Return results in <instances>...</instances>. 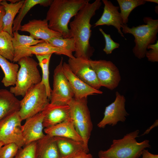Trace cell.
<instances>
[{"instance_id": "1", "label": "cell", "mask_w": 158, "mask_h": 158, "mask_svg": "<svg viewBox=\"0 0 158 158\" xmlns=\"http://www.w3.org/2000/svg\"><path fill=\"white\" fill-rule=\"evenodd\" d=\"M102 4L100 0H96L91 3L88 2L70 23L71 35L75 43V57L90 59L92 55L94 49L89 42L92 31L90 21Z\"/></svg>"}, {"instance_id": "2", "label": "cell", "mask_w": 158, "mask_h": 158, "mask_svg": "<svg viewBox=\"0 0 158 158\" xmlns=\"http://www.w3.org/2000/svg\"><path fill=\"white\" fill-rule=\"evenodd\" d=\"M90 0H54L47 12L46 19L49 27L59 33L63 38H71L68 24L75 16Z\"/></svg>"}, {"instance_id": "3", "label": "cell", "mask_w": 158, "mask_h": 158, "mask_svg": "<svg viewBox=\"0 0 158 158\" xmlns=\"http://www.w3.org/2000/svg\"><path fill=\"white\" fill-rule=\"evenodd\" d=\"M139 133V130H137L127 133L121 139L113 140L108 149L98 152L99 158H138L144 149L151 147L149 140L137 141Z\"/></svg>"}, {"instance_id": "4", "label": "cell", "mask_w": 158, "mask_h": 158, "mask_svg": "<svg viewBox=\"0 0 158 158\" xmlns=\"http://www.w3.org/2000/svg\"><path fill=\"white\" fill-rule=\"evenodd\" d=\"M143 20L146 24L131 28L127 24H123L121 26L123 33H129L134 36L135 46L132 50L133 53L136 57L140 59L145 56L148 46L154 44L157 40L158 32V19L145 17Z\"/></svg>"}, {"instance_id": "5", "label": "cell", "mask_w": 158, "mask_h": 158, "mask_svg": "<svg viewBox=\"0 0 158 158\" xmlns=\"http://www.w3.org/2000/svg\"><path fill=\"white\" fill-rule=\"evenodd\" d=\"M20 66L15 85L10 89L15 96L23 97L32 87L41 82L42 77L38 69V63L30 56H26L18 61Z\"/></svg>"}, {"instance_id": "6", "label": "cell", "mask_w": 158, "mask_h": 158, "mask_svg": "<svg viewBox=\"0 0 158 158\" xmlns=\"http://www.w3.org/2000/svg\"><path fill=\"white\" fill-rule=\"evenodd\" d=\"M87 98L75 99L74 98L68 105L70 108V118L75 128L82 138L84 145L88 147L93 126L87 105Z\"/></svg>"}, {"instance_id": "7", "label": "cell", "mask_w": 158, "mask_h": 158, "mask_svg": "<svg viewBox=\"0 0 158 158\" xmlns=\"http://www.w3.org/2000/svg\"><path fill=\"white\" fill-rule=\"evenodd\" d=\"M23 97L18 111L23 120L42 112L50 103L45 87L41 82L30 88Z\"/></svg>"}, {"instance_id": "8", "label": "cell", "mask_w": 158, "mask_h": 158, "mask_svg": "<svg viewBox=\"0 0 158 158\" xmlns=\"http://www.w3.org/2000/svg\"><path fill=\"white\" fill-rule=\"evenodd\" d=\"M18 111L15 112L0 121V142L6 145L15 143L19 149L24 145L21 122Z\"/></svg>"}, {"instance_id": "9", "label": "cell", "mask_w": 158, "mask_h": 158, "mask_svg": "<svg viewBox=\"0 0 158 158\" xmlns=\"http://www.w3.org/2000/svg\"><path fill=\"white\" fill-rule=\"evenodd\" d=\"M63 63L62 57L54 71L53 89L50 99L51 104L68 105L74 98L69 82L62 71Z\"/></svg>"}, {"instance_id": "10", "label": "cell", "mask_w": 158, "mask_h": 158, "mask_svg": "<svg viewBox=\"0 0 158 158\" xmlns=\"http://www.w3.org/2000/svg\"><path fill=\"white\" fill-rule=\"evenodd\" d=\"M101 87L113 90L118 85L121 77L119 70L112 62L104 60L89 59Z\"/></svg>"}, {"instance_id": "11", "label": "cell", "mask_w": 158, "mask_h": 158, "mask_svg": "<svg viewBox=\"0 0 158 158\" xmlns=\"http://www.w3.org/2000/svg\"><path fill=\"white\" fill-rule=\"evenodd\" d=\"M116 96L114 101L106 107L104 117L97 125L98 127L104 128L108 125L114 126L118 122H123L129 115L125 108V97L118 92Z\"/></svg>"}, {"instance_id": "12", "label": "cell", "mask_w": 158, "mask_h": 158, "mask_svg": "<svg viewBox=\"0 0 158 158\" xmlns=\"http://www.w3.org/2000/svg\"><path fill=\"white\" fill-rule=\"evenodd\" d=\"M89 59L75 57L69 58L68 64L71 71L76 76L90 86L99 90L101 86L90 64Z\"/></svg>"}, {"instance_id": "13", "label": "cell", "mask_w": 158, "mask_h": 158, "mask_svg": "<svg viewBox=\"0 0 158 158\" xmlns=\"http://www.w3.org/2000/svg\"><path fill=\"white\" fill-rule=\"evenodd\" d=\"M53 53L65 55L69 58L75 57L73 54L63 49L54 47L49 43L44 42L33 46L20 47L14 49L13 62L14 63L18 62L20 59L24 57H31L33 54L43 55Z\"/></svg>"}, {"instance_id": "14", "label": "cell", "mask_w": 158, "mask_h": 158, "mask_svg": "<svg viewBox=\"0 0 158 158\" xmlns=\"http://www.w3.org/2000/svg\"><path fill=\"white\" fill-rule=\"evenodd\" d=\"M20 30L29 32L30 36L35 40L41 39L47 43L52 37H63L61 34L49 27L48 22L46 19L30 20L21 26Z\"/></svg>"}, {"instance_id": "15", "label": "cell", "mask_w": 158, "mask_h": 158, "mask_svg": "<svg viewBox=\"0 0 158 158\" xmlns=\"http://www.w3.org/2000/svg\"><path fill=\"white\" fill-rule=\"evenodd\" d=\"M62 70L70 83L75 99L87 98L88 96L103 92L90 86L76 76L71 71L68 63H63Z\"/></svg>"}, {"instance_id": "16", "label": "cell", "mask_w": 158, "mask_h": 158, "mask_svg": "<svg viewBox=\"0 0 158 158\" xmlns=\"http://www.w3.org/2000/svg\"><path fill=\"white\" fill-rule=\"evenodd\" d=\"M44 115L42 112L26 120L22 126L24 145L36 141L45 135L43 132Z\"/></svg>"}, {"instance_id": "17", "label": "cell", "mask_w": 158, "mask_h": 158, "mask_svg": "<svg viewBox=\"0 0 158 158\" xmlns=\"http://www.w3.org/2000/svg\"><path fill=\"white\" fill-rule=\"evenodd\" d=\"M42 112L44 115V128L54 126L70 118V108L67 104H55L49 103Z\"/></svg>"}, {"instance_id": "18", "label": "cell", "mask_w": 158, "mask_h": 158, "mask_svg": "<svg viewBox=\"0 0 158 158\" xmlns=\"http://www.w3.org/2000/svg\"><path fill=\"white\" fill-rule=\"evenodd\" d=\"M104 5L103 12L100 18L94 24V27L100 25H112L115 27L121 36L124 37L121 30L123 24L119 7L114 5L110 1L102 0Z\"/></svg>"}, {"instance_id": "19", "label": "cell", "mask_w": 158, "mask_h": 158, "mask_svg": "<svg viewBox=\"0 0 158 158\" xmlns=\"http://www.w3.org/2000/svg\"><path fill=\"white\" fill-rule=\"evenodd\" d=\"M54 137L60 158H71L83 153H89L88 147L82 142L64 137Z\"/></svg>"}, {"instance_id": "20", "label": "cell", "mask_w": 158, "mask_h": 158, "mask_svg": "<svg viewBox=\"0 0 158 158\" xmlns=\"http://www.w3.org/2000/svg\"><path fill=\"white\" fill-rule=\"evenodd\" d=\"M44 131L46 134L52 136L67 138L83 142L82 138L76 130L71 118L59 124L45 128Z\"/></svg>"}, {"instance_id": "21", "label": "cell", "mask_w": 158, "mask_h": 158, "mask_svg": "<svg viewBox=\"0 0 158 158\" xmlns=\"http://www.w3.org/2000/svg\"><path fill=\"white\" fill-rule=\"evenodd\" d=\"M36 158H60L54 137L46 134L36 141Z\"/></svg>"}, {"instance_id": "22", "label": "cell", "mask_w": 158, "mask_h": 158, "mask_svg": "<svg viewBox=\"0 0 158 158\" xmlns=\"http://www.w3.org/2000/svg\"><path fill=\"white\" fill-rule=\"evenodd\" d=\"M20 108V100L6 89L0 90V121Z\"/></svg>"}, {"instance_id": "23", "label": "cell", "mask_w": 158, "mask_h": 158, "mask_svg": "<svg viewBox=\"0 0 158 158\" xmlns=\"http://www.w3.org/2000/svg\"><path fill=\"white\" fill-rule=\"evenodd\" d=\"M25 1L20 0L16 3H8L6 1L3 0L0 5L3 6L5 11V14L3 17V31L9 34L12 37V25L15 17L18 12Z\"/></svg>"}, {"instance_id": "24", "label": "cell", "mask_w": 158, "mask_h": 158, "mask_svg": "<svg viewBox=\"0 0 158 158\" xmlns=\"http://www.w3.org/2000/svg\"><path fill=\"white\" fill-rule=\"evenodd\" d=\"M0 66L4 74L1 83L6 87L14 86L19 70L18 65L10 62L7 59L0 55Z\"/></svg>"}, {"instance_id": "25", "label": "cell", "mask_w": 158, "mask_h": 158, "mask_svg": "<svg viewBox=\"0 0 158 158\" xmlns=\"http://www.w3.org/2000/svg\"><path fill=\"white\" fill-rule=\"evenodd\" d=\"M53 0H25L19 11V13L13 23L12 31L20 30L21 25V22L28 12L33 6L40 4L44 6H50Z\"/></svg>"}, {"instance_id": "26", "label": "cell", "mask_w": 158, "mask_h": 158, "mask_svg": "<svg viewBox=\"0 0 158 158\" xmlns=\"http://www.w3.org/2000/svg\"><path fill=\"white\" fill-rule=\"evenodd\" d=\"M0 55L13 62L14 49L12 43V37L8 33L0 32Z\"/></svg>"}, {"instance_id": "27", "label": "cell", "mask_w": 158, "mask_h": 158, "mask_svg": "<svg viewBox=\"0 0 158 158\" xmlns=\"http://www.w3.org/2000/svg\"><path fill=\"white\" fill-rule=\"evenodd\" d=\"M52 54L43 55H36L38 61V64L41 68L42 76L41 82L45 86L47 94L50 100L51 91L49 80V65L51 56Z\"/></svg>"}, {"instance_id": "28", "label": "cell", "mask_w": 158, "mask_h": 158, "mask_svg": "<svg viewBox=\"0 0 158 158\" xmlns=\"http://www.w3.org/2000/svg\"><path fill=\"white\" fill-rule=\"evenodd\" d=\"M120 9V13L123 24L126 25L131 12L136 7L146 3L145 0H117Z\"/></svg>"}, {"instance_id": "29", "label": "cell", "mask_w": 158, "mask_h": 158, "mask_svg": "<svg viewBox=\"0 0 158 158\" xmlns=\"http://www.w3.org/2000/svg\"><path fill=\"white\" fill-rule=\"evenodd\" d=\"M48 43L54 47L63 49L71 54L75 51V42L72 37H53L49 40Z\"/></svg>"}, {"instance_id": "30", "label": "cell", "mask_w": 158, "mask_h": 158, "mask_svg": "<svg viewBox=\"0 0 158 158\" xmlns=\"http://www.w3.org/2000/svg\"><path fill=\"white\" fill-rule=\"evenodd\" d=\"M43 42V40H36L30 36L20 35L18 31L13 32L12 43L14 49L20 47L33 46Z\"/></svg>"}, {"instance_id": "31", "label": "cell", "mask_w": 158, "mask_h": 158, "mask_svg": "<svg viewBox=\"0 0 158 158\" xmlns=\"http://www.w3.org/2000/svg\"><path fill=\"white\" fill-rule=\"evenodd\" d=\"M36 143L31 142L19 149L15 158H36Z\"/></svg>"}, {"instance_id": "32", "label": "cell", "mask_w": 158, "mask_h": 158, "mask_svg": "<svg viewBox=\"0 0 158 158\" xmlns=\"http://www.w3.org/2000/svg\"><path fill=\"white\" fill-rule=\"evenodd\" d=\"M0 148V158H13L19 150L15 143H10L4 145Z\"/></svg>"}, {"instance_id": "33", "label": "cell", "mask_w": 158, "mask_h": 158, "mask_svg": "<svg viewBox=\"0 0 158 158\" xmlns=\"http://www.w3.org/2000/svg\"><path fill=\"white\" fill-rule=\"evenodd\" d=\"M99 30L105 40V45L103 51L107 54H111L114 50L119 47L120 44L115 42L111 38L110 35L106 33L101 28H99Z\"/></svg>"}, {"instance_id": "34", "label": "cell", "mask_w": 158, "mask_h": 158, "mask_svg": "<svg viewBox=\"0 0 158 158\" xmlns=\"http://www.w3.org/2000/svg\"><path fill=\"white\" fill-rule=\"evenodd\" d=\"M147 49H150L147 51L145 56L148 60L152 62L158 61V41L156 43L149 45Z\"/></svg>"}, {"instance_id": "35", "label": "cell", "mask_w": 158, "mask_h": 158, "mask_svg": "<svg viewBox=\"0 0 158 158\" xmlns=\"http://www.w3.org/2000/svg\"><path fill=\"white\" fill-rule=\"evenodd\" d=\"M142 156V158H158V154H152L145 149L143 151Z\"/></svg>"}, {"instance_id": "36", "label": "cell", "mask_w": 158, "mask_h": 158, "mask_svg": "<svg viewBox=\"0 0 158 158\" xmlns=\"http://www.w3.org/2000/svg\"><path fill=\"white\" fill-rule=\"evenodd\" d=\"M5 14V11L4 7L0 5V32L2 31L3 29L2 19L4 16Z\"/></svg>"}, {"instance_id": "37", "label": "cell", "mask_w": 158, "mask_h": 158, "mask_svg": "<svg viewBox=\"0 0 158 158\" xmlns=\"http://www.w3.org/2000/svg\"><path fill=\"white\" fill-rule=\"evenodd\" d=\"M71 158H94L92 155L89 153H83Z\"/></svg>"}, {"instance_id": "38", "label": "cell", "mask_w": 158, "mask_h": 158, "mask_svg": "<svg viewBox=\"0 0 158 158\" xmlns=\"http://www.w3.org/2000/svg\"><path fill=\"white\" fill-rule=\"evenodd\" d=\"M158 125V120H156L153 124L147 130L141 135H144L145 134H148L150 131V130L152 129V128L157 126Z\"/></svg>"}, {"instance_id": "39", "label": "cell", "mask_w": 158, "mask_h": 158, "mask_svg": "<svg viewBox=\"0 0 158 158\" xmlns=\"http://www.w3.org/2000/svg\"><path fill=\"white\" fill-rule=\"evenodd\" d=\"M146 2H151L155 3L158 4V0H145Z\"/></svg>"}, {"instance_id": "40", "label": "cell", "mask_w": 158, "mask_h": 158, "mask_svg": "<svg viewBox=\"0 0 158 158\" xmlns=\"http://www.w3.org/2000/svg\"><path fill=\"white\" fill-rule=\"evenodd\" d=\"M4 145V143L2 142H0V148Z\"/></svg>"}, {"instance_id": "41", "label": "cell", "mask_w": 158, "mask_h": 158, "mask_svg": "<svg viewBox=\"0 0 158 158\" xmlns=\"http://www.w3.org/2000/svg\"><path fill=\"white\" fill-rule=\"evenodd\" d=\"M2 1H3V0H0V4L1 3Z\"/></svg>"}, {"instance_id": "42", "label": "cell", "mask_w": 158, "mask_h": 158, "mask_svg": "<svg viewBox=\"0 0 158 158\" xmlns=\"http://www.w3.org/2000/svg\"><path fill=\"white\" fill-rule=\"evenodd\" d=\"M13 158H15V157Z\"/></svg>"}]
</instances>
